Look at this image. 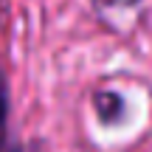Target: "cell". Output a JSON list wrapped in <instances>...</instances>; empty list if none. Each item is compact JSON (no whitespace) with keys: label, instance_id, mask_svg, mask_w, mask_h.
Returning <instances> with one entry per match:
<instances>
[{"label":"cell","instance_id":"cell-1","mask_svg":"<svg viewBox=\"0 0 152 152\" xmlns=\"http://www.w3.org/2000/svg\"><path fill=\"white\" fill-rule=\"evenodd\" d=\"M93 104H96V113L99 118H102V124H115V121L121 118V113H124V102H121L118 93H96V99H93Z\"/></svg>","mask_w":152,"mask_h":152},{"label":"cell","instance_id":"cell-2","mask_svg":"<svg viewBox=\"0 0 152 152\" xmlns=\"http://www.w3.org/2000/svg\"><path fill=\"white\" fill-rule=\"evenodd\" d=\"M6 118H9V90H6V82H3V76H0V152H23V147L17 144V138L9 135Z\"/></svg>","mask_w":152,"mask_h":152},{"label":"cell","instance_id":"cell-3","mask_svg":"<svg viewBox=\"0 0 152 152\" xmlns=\"http://www.w3.org/2000/svg\"><path fill=\"white\" fill-rule=\"evenodd\" d=\"M104 6H121V9H124V6H135L138 0H102Z\"/></svg>","mask_w":152,"mask_h":152}]
</instances>
